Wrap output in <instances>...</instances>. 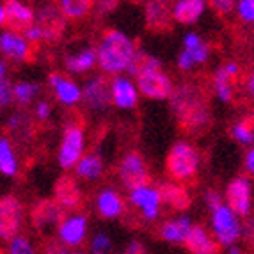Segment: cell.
<instances>
[{
    "mask_svg": "<svg viewBox=\"0 0 254 254\" xmlns=\"http://www.w3.org/2000/svg\"><path fill=\"white\" fill-rule=\"evenodd\" d=\"M183 50L190 55L194 64H204L210 57V47L197 32H187L183 36Z\"/></svg>",
    "mask_w": 254,
    "mask_h": 254,
    "instance_id": "cell-28",
    "label": "cell"
},
{
    "mask_svg": "<svg viewBox=\"0 0 254 254\" xmlns=\"http://www.w3.org/2000/svg\"><path fill=\"white\" fill-rule=\"evenodd\" d=\"M7 253L9 254H36L34 244L23 235H18L11 242H7Z\"/></svg>",
    "mask_w": 254,
    "mask_h": 254,
    "instance_id": "cell-34",
    "label": "cell"
},
{
    "mask_svg": "<svg viewBox=\"0 0 254 254\" xmlns=\"http://www.w3.org/2000/svg\"><path fill=\"white\" fill-rule=\"evenodd\" d=\"M36 25L43 30V39L54 41L59 38L64 30V16L59 5L57 7L52 4L43 5L41 11L36 14Z\"/></svg>",
    "mask_w": 254,
    "mask_h": 254,
    "instance_id": "cell-16",
    "label": "cell"
},
{
    "mask_svg": "<svg viewBox=\"0 0 254 254\" xmlns=\"http://www.w3.org/2000/svg\"><path fill=\"white\" fill-rule=\"evenodd\" d=\"M192 220L189 215L174 217L165 220L160 226V238L167 244H185V238L192 228Z\"/></svg>",
    "mask_w": 254,
    "mask_h": 254,
    "instance_id": "cell-24",
    "label": "cell"
},
{
    "mask_svg": "<svg viewBox=\"0 0 254 254\" xmlns=\"http://www.w3.org/2000/svg\"><path fill=\"white\" fill-rule=\"evenodd\" d=\"M0 54L4 59L14 61V63H25L32 57V47L23 38V34L7 29L0 32Z\"/></svg>",
    "mask_w": 254,
    "mask_h": 254,
    "instance_id": "cell-12",
    "label": "cell"
},
{
    "mask_svg": "<svg viewBox=\"0 0 254 254\" xmlns=\"http://www.w3.org/2000/svg\"><path fill=\"white\" fill-rule=\"evenodd\" d=\"M23 125V116L21 114H13L11 118H9V121H7V127L11 128V130H18V128Z\"/></svg>",
    "mask_w": 254,
    "mask_h": 254,
    "instance_id": "cell-46",
    "label": "cell"
},
{
    "mask_svg": "<svg viewBox=\"0 0 254 254\" xmlns=\"http://www.w3.org/2000/svg\"><path fill=\"white\" fill-rule=\"evenodd\" d=\"M130 203L140 212V215L146 220H157L162 210V199L158 194V189L151 185L139 187L130 190Z\"/></svg>",
    "mask_w": 254,
    "mask_h": 254,
    "instance_id": "cell-13",
    "label": "cell"
},
{
    "mask_svg": "<svg viewBox=\"0 0 254 254\" xmlns=\"http://www.w3.org/2000/svg\"><path fill=\"white\" fill-rule=\"evenodd\" d=\"M235 9L242 21L254 23V0H238L235 4Z\"/></svg>",
    "mask_w": 254,
    "mask_h": 254,
    "instance_id": "cell-36",
    "label": "cell"
},
{
    "mask_svg": "<svg viewBox=\"0 0 254 254\" xmlns=\"http://www.w3.org/2000/svg\"><path fill=\"white\" fill-rule=\"evenodd\" d=\"M63 210L59 208V204L55 203L54 199H45L39 201L32 210V222L39 231H50L52 228H59L63 217Z\"/></svg>",
    "mask_w": 254,
    "mask_h": 254,
    "instance_id": "cell-18",
    "label": "cell"
},
{
    "mask_svg": "<svg viewBox=\"0 0 254 254\" xmlns=\"http://www.w3.org/2000/svg\"><path fill=\"white\" fill-rule=\"evenodd\" d=\"M91 253L93 254H112V238L105 231H98L91 240Z\"/></svg>",
    "mask_w": 254,
    "mask_h": 254,
    "instance_id": "cell-35",
    "label": "cell"
},
{
    "mask_svg": "<svg viewBox=\"0 0 254 254\" xmlns=\"http://www.w3.org/2000/svg\"><path fill=\"white\" fill-rule=\"evenodd\" d=\"M73 254H85V253H73Z\"/></svg>",
    "mask_w": 254,
    "mask_h": 254,
    "instance_id": "cell-51",
    "label": "cell"
},
{
    "mask_svg": "<svg viewBox=\"0 0 254 254\" xmlns=\"http://www.w3.org/2000/svg\"><path fill=\"white\" fill-rule=\"evenodd\" d=\"M118 254H146V247L142 242L139 240H131L125 246L123 251H119Z\"/></svg>",
    "mask_w": 254,
    "mask_h": 254,
    "instance_id": "cell-40",
    "label": "cell"
},
{
    "mask_svg": "<svg viewBox=\"0 0 254 254\" xmlns=\"http://www.w3.org/2000/svg\"><path fill=\"white\" fill-rule=\"evenodd\" d=\"M5 25V9L4 5H0V27Z\"/></svg>",
    "mask_w": 254,
    "mask_h": 254,
    "instance_id": "cell-49",
    "label": "cell"
},
{
    "mask_svg": "<svg viewBox=\"0 0 254 254\" xmlns=\"http://www.w3.org/2000/svg\"><path fill=\"white\" fill-rule=\"evenodd\" d=\"M176 63H178V68L182 69V71H190V69L195 66L194 61H192V57L187 54L185 50H182L178 54V61H176Z\"/></svg>",
    "mask_w": 254,
    "mask_h": 254,
    "instance_id": "cell-43",
    "label": "cell"
},
{
    "mask_svg": "<svg viewBox=\"0 0 254 254\" xmlns=\"http://www.w3.org/2000/svg\"><path fill=\"white\" fill-rule=\"evenodd\" d=\"M75 174L85 182H94L102 178L103 174V160L98 153H84V157L75 165Z\"/></svg>",
    "mask_w": 254,
    "mask_h": 254,
    "instance_id": "cell-27",
    "label": "cell"
},
{
    "mask_svg": "<svg viewBox=\"0 0 254 254\" xmlns=\"http://www.w3.org/2000/svg\"><path fill=\"white\" fill-rule=\"evenodd\" d=\"M50 87L54 91V96L59 100L63 105L66 107H73L78 102H82V89L80 85L73 82L68 76L61 75V73H52L50 78Z\"/></svg>",
    "mask_w": 254,
    "mask_h": 254,
    "instance_id": "cell-19",
    "label": "cell"
},
{
    "mask_svg": "<svg viewBox=\"0 0 254 254\" xmlns=\"http://www.w3.org/2000/svg\"><path fill=\"white\" fill-rule=\"evenodd\" d=\"M231 135L242 146L254 144V121L253 119H242L231 128Z\"/></svg>",
    "mask_w": 254,
    "mask_h": 254,
    "instance_id": "cell-32",
    "label": "cell"
},
{
    "mask_svg": "<svg viewBox=\"0 0 254 254\" xmlns=\"http://www.w3.org/2000/svg\"><path fill=\"white\" fill-rule=\"evenodd\" d=\"M0 173L4 176H16L18 158L9 139L0 137Z\"/></svg>",
    "mask_w": 254,
    "mask_h": 254,
    "instance_id": "cell-30",
    "label": "cell"
},
{
    "mask_svg": "<svg viewBox=\"0 0 254 254\" xmlns=\"http://www.w3.org/2000/svg\"><path fill=\"white\" fill-rule=\"evenodd\" d=\"M226 206L240 219L247 217L253 208V183L247 176H237L226 187Z\"/></svg>",
    "mask_w": 254,
    "mask_h": 254,
    "instance_id": "cell-8",
    "label": "cell"
},
{
    "mask_svg": "<svg viewBox=\"0 0 254 254\" xmlns=\"http://www.w3.org/2000/svg\"><path fill=\"white\" fill-rule=\"evenodd\" d=\"M171 107L178 123L190 133H201L210 127L212 116L208 110L206 100L197 85L182 84L174 87L171 94Z\"/></svg>",
    "mask_w": 254,
    "mask_h": 254,
    "instance_id": "cell-1",
    "label": "cell"
},
{
    "mask_svg": "<svg viewBox=\"0 0 254 254\" xmlns=\"http://www.w3.org/2000/svg\"><path fill=\"white\" fill-rule=\"evenodd\" d=\"M45 254H69L68 253V247H64L59 240L57 242H50L45 249Z\"/></svg>",
    "mask_w": 254,
    "mask_h": 254,
    "instance_id": "cell-44",
    "label": "cell"
},
{
    "mask_svg": "<svg viewBox=\"0 0 254 254\" xmlns=\"http://www.w3.org/2000/svg\"><path fill=\"white\" fill-rule=\"evenodd\" d=\"M206 5L208 2L204 0H178L171 7V14L174 21L183 23V25H192L203 16Z\"/></svg>",
    "mask_w": 254,
    "mask_h": 254,
    "instance_id": "cell-23",
    "label": "cell"
},
{
    "mask_svg": "<svg viewBox=\"0 0 254 254\" xmlns=\"http://www.w3.org/2000/svg\"><path fill=\"white\" fill-rule=\"evenodd\" d=\"M158 194H160L162 204L173 208V210H178V212L189 210V206L192 203V197L189 194V190H187L182 183H176V182L160 183Z\"/></svg>",
    "mask_w": 254,
    "mask_h": 254,
    "instance_id": "cell-20",
    "label": "cell"
},
{
    "mask_svg": "<svg viewBox=\"0 0 254 254\" xmlns=\"http://www.w3.org/2000/svg\"><path fill=\"white\" fill-rule=\"evenodd\" d=\"M21 34H23V38H25L29 43H38V41H41V39H43V30L36 25V21H34V25H30L29 29L23 30Z\"/></svg>",
    "mask_w": 254,
    "mask_h": 254,
    "instance_id": "cell-42",
    "label": "cell"
},
{
    "mask_svg": "<svg viewBox=\"0 0 254 254\" xmlns=\"http://www.w3.org/2000/svg\"><path fill=\"white\" fill-rule=\"evenodd\" d=\"M228 254H242V249L235 244V246L228 247Z\"/></svg>",
    "mask_w": 254,
    "mask_h": 254,
    "instance_id": "cell-48",
    "label": "cell"
},
{
    "mask_svg": "<svg viewBox=\"0 0 254 254\" xmlns=\"http://www.w3.org/2000/svg\"><path fill=\"white\" fill-rule=\"evenodd\" d=\"M5 75H7V63H5V59L0 55V84L5 82Z\"/></svg>",
    "mask_w": 254,
    "mask_h": 254,
    "instance_id": "cell-47",
    "label": "cell"
},
{
    "mask_svg": "<svg viewBox=\"0 0 254 254\" xmlns=\"http://www.w3.org/2000/svg\"><path fill=\"white\" fill-rule=\"evenodd\" d=\"M93 5V2H87V0H61L59 2L63 16L71 18V20H80V18L87 16Z\"/></svg>",
    "mask_w": 254,
    "mask_h": 254,
    "instance_id": "cell-31",
    "label": "cell"
},
{
    "mask_svg": "<svg viewBox=\"0 0 254 254\" xmlns=\"http://www.w3.org/2000/svg\"><path fill=\"white\" fill-rule=\"evenodd\" d=\"M39 93V85L36 82H18L16 85H13V98L16 100L20 105H29Z\"/></svg>",
    "mask_w": 254,
    "mask_h": 254,
    "instance_id": "cell-33",
    "label": "cell"
},
{
    "mask_svg": "<svg viewBox=\"0 0 254 254\" xmlns=\"http://www.w3.org/2000/svg\"><path fill=\"white\" fill-rule=\"evenodd\" d=\"M204 203H206V206L210 208L212 212H215L217 208H220L224 204V201H222V195H220L215 189H210V190L204 192Z\"/></svg>",
    "mask_w": 254,
    "mask_h": 254,
    "instance_id": "cell-37",
    "label": "cell"
},
{
    "mask_svg": "<svg viewBox=\"0 0 254 254\" xmlns=\"http://www.w3.org/2000/svg\"><path fill=\"white\" fill-rule=\"evenodd\" d=\"M66 68L69 73H85L93 69L98 64V57H96V48L85 47L82 50L75 52V54H68L66 55Z\"/></svg>",
    "mask_w": 254,
    "mask_h": 254,
    "instance_id": "cell-26",
    "label": "cell"
},
{
    "mask_svg": "<svg viewBox=\"0 0 254 254\" xmlns=\"http://www.w3.org/2000/svg\"><path fill=\"white\" fill-rule=\"evenodd\" d=\"M11 100H13V87L9 85L7 80H5L0 84V107L9 105Z\"/></svg>",
    "mask_w": 254,
    "mask_h": 254,
    "instance_id": "cell-41",
    "label": "cell"
},
{
    "mask_svg": "<svg viewBox=\"0 0 254 254\" xmlns=\"http://www.w3.org/2000/svg\"><path fill=\"white\" fill-rule=\"evenodd\" d=\"M135 54L137 47L130 39V36L116 29L105 30L96 47L98 66L102 68L103 73L112 76L128 71L130 64L135 59Z\"/></svg>",
    "mask_w": 254,
    "mask_h": 254,
    "instance_id": "cell-2",
    "label": "cell"
},
{
    "mask_svg": "<svg viewBox=\"0 0 254 254\" xmlns=\"http://www.w3.org/2000/svg\"><path fill=\"white\" fill-rule=\"evenodd\" d=\"M110 98L112 105L121 110H130L139 102V91H137L135 82L130 80V76L118 75L112 76L110 80Z\"/></svg>",
    "mask_w": 254,
    "mask_h": 254,
    "instance_id": "cell-14",
    "label": "cell"
},
{
    "mask_svg": "<svg viewBox=\"0 0 254 254\" xmlns=\"http://www.w3.org/2000/svg\"><path fill=\"white\" fill-rule=\"evenodd\" d=\"M210 224H212L215 242L219 246L226 247V249L235 246V244L240 240L242 231H244L240 224V219H238L226 204H222L220 208H217L215 212H212Z\"/></svg>",
    "mask_w": 254,
    "mask_h": 254,
    "instance_id": "cell-4",
    "label": "cell"
},
{
    "mask_svg": "<svg viewBox=\"0 0 254 254\" xmlns=\"http://www.w3.org/2000/svg\"><path fill=\"white\" fill-rule=\"evenodd\" d=\"M244 165H246V171L251 174V176H254V146L247 151L246 155V162H244Z\"/></svg>",
    "mask_w": 254,
    "mask_h": 254,
    "instance_id": "cell-45",
    "label": "cell"
},
{
    "mask_svg": "<svg viewBox=\"0 0 254 254\" xmlns=\"http://www.w3.org/2000/svg\"><path fill=\"white\" fill-rule=\"evenodd\" d=\"M235 4H237V2H233V0H213V2H208V5L212 9H215L217 13H220V14H226V13H229V11H233Z\"/></svg>",
    "mask_w": 254,
    "mask_h": 254,
    "instance_id": "cell-38",
    "label": "cell"
},
{
    "mask_svg": "<svg viewBox=\"0 0 254 254\" xmlns=\"http://www.w3.org/2000/svg\"><path fill=\"white\" fill-rule=\"evenodd\" d=\"M34 114H36V118H38L39 121H47V119L52 116V105L47 102V100H41V102L36 103Z\"/></svg>",
    "mask_w": 254,
    "mask_h": 254,
    "instance_id": "cell-39",
    "label": "cell"
},
{
    "mask_svg": "<svg viewBox=\"0 0 254 254\" xmlns=\"http://www.w3.org/2000/svg\"><path fill=\"white\" fill-rule=\"evenodd\" d=\"M23 226V206L14 195L0 199V240L11 242Z\"/></svg>",
    "mask_w": 254,
    "mask_h": 254,
    "instance_id": "cell-9",
    "label": "cell"
},
{
    "mask_svg": "<svg viewBox=\"0 0 254 254\" xmlns=\"http://www.w3.org/2000/svg\"><path fill=\"white\" fill-rule=\"evenodd\" d=\"M118 174L121 183L128 189V192L133 190V189H139V187L149 185V182H151L148 164L139 151H128L121 158Z\"/></svg>",
    "mask_w": 254,
    "mask_h": 254,
    "instance_id": "cell-5",
    "label": "cell"
},
{
    "mask_svg": "<svg viewBox=\"0 0 254 254\" xmlns=\"http://www.w3.org/2000/svg\"><path fill=\"white\" fill-rule=\"evenodd\" d=\"M87 217L84 213H71L61 220L57 237L64 247H78L87 237Z\"/></svg>",
    "mask_w": 254,
    "mask_h": 254,
    "instance_id": "cell-11",
    "label": "cell"
},
{
    "mask_svg": "<svg viewBox=\"0 0 254 254\" xmlns=\"http://www.w3.org/2000/svg\"><path fill=\"white\" fill-rule=\"evenodd\" d=\"M171 21H173V14H171V7L167 2H149L146 4V23L151 30H162L169 29Z\"/></svg>",
    "mask_w": 254,
    "mask_h": 254,
    "instance_id": "cell-25",
    "label": "cell"
},
{
    "mask_svg": "<svg viewBox=\"0 0 254 254\" xmlns=\"http://www.w3.org/2000/svg\"><path fill=\"white\" fill-rule=\"evenodd\" d=\"M96 212L103 219H118L125 213V201L116 189H102L96 195Z\"/></svg>",
    "mask_w": 254,
    "mask_h": 254,
    "instance_id": "cell-21",
    "label": "cell"
},
{
    "mask_svg": "<svg viewBox=\"0 0 254 254\" xmlns=\"http://www.w3.org/2000/svg\"><path fill=\"white\" fill-rule=\"evenodd\" d=\"M201 157L199 151L187 140H180L167 153L165 158V171L169 174V178L176 183L190 182L195 178V174L199 171Z\"/></svg>",
    "mask_w": 254,
    "mask_h": 254,
    "instance_id": "cell-3",
    "label": "cell"
},
{
    "mask_svg": "<svg viewBox=\"0 0 254 254\" xmlns=\"http://www.w3.org/2000/svg\"><path fill=\"white\" fill-rule=\"evenodd\" d=\"M233 76H229L224 66H220L213 75V91H215L217 100H220L222 103H229L233 100Z\"/></svg>",
    "mask_w": 254,
    "mask_h": 254,
    "instance_id": "cell-29",
    "label": "cell"
},
{
    "mask_svg": "<svg viewBox=\"0 0 254 254\" xmlns=\"http://www.w3.org/2000/svg\"><path fill=\"white\" fill-rule=\"evenodd\" d=\"M82 102L93 112H105L112 103L110 98V82L105 76H93L85 82L82 89Z\"/></svg>",
    "mask_w": 254,
    "mask_h": 254,
    "instance_id": "cell-10",
    "label": "cell"
},
{
    "mask_svg": "<svg viewBox=\"0 0 254 254\" xmlns=\"http://www.w3.org/2000/svg\"><path fill=\"white\" fill-rule=\"evenodd\" d=\"M55 203L61 210H76L82 206V192L71 176H61L54 187Z\"/></svg>",
    "mask_w": 254,
    "mask_h": 254,
    "instance_id": "cell-17",
    "label": "cell"
},
{
    "mask_svg": "<svg viewBox=\"0 0 254 254\" xmlns=\"http://www.w3.org/2000/svg\"><path fill=\"white\" fill-rule=\"evenodd\" d=\"M249 91H251V94H253V98H254V73L249 76Z\"/></svg>",
    "mask_w": 254,
    "mask_h": 254,
    "instance_id": "cell-50",
    "label": "cell"
},
{
    "mask_svg": "<svg viewBox=\"0 0 254 254\" xmlns=\"http://www.w3.org/2000/svg\"><path fill=\"white\" fill-rule=\"evenodd\" d=\"M183 246L192 254H219V244L203 226H192Z\"/></svg>",
    "mask_w": 254,
    "mask_h": 254,
    "instance_id": "cell-22",
    "label": "cell"
},
{
    "mask_svg": "<svg viewBox=\"0 0 254 254\" xmlns=\"http://www.w3.org/2000/svg\"><path fill=\"white\" fill-rule=\"evenodd\" d=\"M84 148H85V131L80 125H69L64 130L63 142H61L59 155H57V162L64 171L73 169L78 160L84 157Z\"/></svg>",
    "mask_w": 254,
    "mask_h": 254,
    "instance_id": "cell-7",
    "label": "cell"
},
{
    "mask_svg": "<svg viewBox=\"0 0 254 254\" xmlns=\"http://www.w3.org/2000/svg\"><path fill=\"white\" fill-rule=\"evenodd\" d=\"M5 9V25H9V29L14 32H23L30 25H34L36 21V13L34 7L25 2L20 0H7L4 4Z\"/></svg>",
    "mask_w": 254,
    "mask_h": 254,
    "instance_id": "cell-15",
    "label": "cell"
},
{
    "mask_svg": "<svg viewBox=\"0 0 254 254\" xmlns=\"http://www.w3.org/2000/svg\"><path fill=\"white\" fill-rule=\"evenodd\" d=\"M135 85L137 91L149 100H167L174 91L173 82L162 71V68L142 69L135 76Z\"/></svg>",
    "mask_w": 254,
    "mask_h": 254,
    "instance_id": "cell-6",
    "label": "cell"
}]
</instances>
